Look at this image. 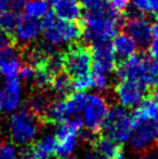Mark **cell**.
Listing matches in <instances>:
<instances>
[{
	"instance_id": "1",
	"label": "cell",
	"mask_w": 158,
	"mask_h": 159,
	"mask_svg": "<svg viewBox=\"0 0 158 159\" xmlns=\"http://www.w3.org/2000/svg\"><path fill=\"white\" fill-rule=\"evenodd\" d=\"M82 35L88 43L94 46L111 41L118 34L122 17L107 3L94 10H87L81 16Z\"/></svg>"
},
{
	"instance_id": "2",
	"label": "cell",
	"mask_w": 158,
	"mask_h": 159,
	"mask_svg": "<svg viewBox=\"0 0 158 159\" xmlns=\"http://www.w3.org/2000/svg\"><path fill=\"white\" fill-rule=\"evenodd\" d=\"M41 24L44 42L55 49L64 43H75L82 35L80 24L61 21L51 11L43 17Z\"/></svg>"
},
{
	"instance_id": "3",
	"label": "cell",
	"mask_w": 158,
	"mask_h": 159,
	"mask_svg": "<svg viewBox=\"0 0 158 159\" xmlns=\"http://www.w3.org/2000/svg\"><path fill=\"white\" fill-rule=\"evenodd\" d=\"M42 122L26 108L15 113L10 119V134L13 143L25 145L32 143Z\"/></svg>"
},
{
	"instance_id": "4",
	"label": "cell",
	"mask_w": 158,
	"mask_h": 159,
	"mask_svg": "<svg viewBox=\"0 0 158 159\" xmlns=\"http://www.w3.org/2000/svg\"><path fill=\"white\" fill-rule=\"evenodd\" d=\"M105 135L110 136L117 143L122 144L129 140L132 130V118L128 109L120 105H113L108 108L103 125Z\"/></svg>"
},
{
	"instance_id": "5",
	"label": "cell",
	"mask_w": 158,
	"mask_h": 159,
	"mask_svg": "<svg viewBox=\"0 0 158 159\" xmlns=\"http://www.w3.org/2000/svg\"><path fill=\"white\" fill-rule=\"evenodd\" d=\"M108 101L105 96L93 93L88 94L87 103L84 108V125L87 130L91 133L97 134L101 130H103V125L107 115Z\"/></svg>"
},
{
	"instance_id": "6",
	"label": "cell",
	"mask_w": 158,
	"mask_h": 159,
	"mask_svg": "<svg viewBox=\"0 0 158 159\" xmlns=\"http://www.w3.org/2000/svg\"><path fill=\"white\" fill-rule=\"evenodd\" d=\"M65 54V68L64 71L68 74L72 79L88 75L92 67L91 50L86 46L79 43H72Z\"/></svg>"
},
{
	"instance_id": "7",
	"label": "cell",
	"mask_w": 158,
	"mask_h": 159,
	"mask_svg": "<svg viewBox=\"0 0 158 159\" xmlns=\"http://www.w3.org/2000/svg\"><path fill=\"white\" fill-rule=\"evenodd\" d=\"M156 125L157 120H132V130L129 141L133 151L143 154L154 148Z\"/></svg>"
},
{
	"instance_id": "8",
	"label": "cell",
	"mask_w": 158,
	"mask_h": 159,
	"mask_svg": "<svg viewBox=\"0 0 158 159\" xmlns=\"http://www.w3.org/2000/svg\"><path fill=\"white\" fill-rule=\"evenodd\" d=\"M148 87L139 80H120L115 88V95L120 106L124 108H133L145 98Z\"/></svg>"
},
{
	"instance_id": "9",
	"label": "cell",
	"mask_w": 158,
	"mask_h": 159,
	"mask_svg": "<svg viewBox=\"0 0 158 159\" xmlns=\"http://www.w3.org/2000/svg\"><path fill=\"white\" fill-rule=\"evenodd\" d=\"M92 73L107 76L115 70L117 66V59L113 49L112 42L106 41L92 46Z\"/></svg>"
},
{
	"instance_id": "10",
	"label": "cell",
	"mask_w": 158,
	"mask_h": 159,
	"mask_svg": "<svg viewBox=\"0 0 158 159\" xmlns=\"http://www.w3.org/2000/svg\"><path fill=\"white\" fill-rule=\"evenodd\" d=\"M150 60L151 57L145 53H137L121 61L115 68L118 79H132L143 82Z\"/></svg>"
},
{
	"instance_id": "11",
	"label": "cell",
	"mask_w": 158,
	"mask_h": 159,
	"mask_svg": "<svg viewBox=\"0 0 158 159\" xmlns=\"http://www.w3.org/2000/svg\"><path fill=\"white\" fill-rule=\"evenodd\" d=\"M124 30L128 35H130L134 39L138 47L145 48L152 41V24L142 15L128 17L127 22L124 23Z\"/></svg>"
},
{
	"instance_id": "12",
	"label": "cell",
	"mask_w": 158,
	"mask_h": 159,
	"mask_svg": "<svg viewBox=\"0 0 158 159\" xmlns=\"http://www.w3.org/2000/svg\"><path fill=\"white\" fill-rule=\"evenodd\" d=\"M42 33V24L39 20L32 19L26 15L20 16L19 22L13 30V37L15 42H20L22 44L32 43Z\"/></svg>"
},
{
	"instance_id": "13",
	"label": "cell",
	"mask_w": 158,
	"mask_h": 159,
	"mask_svg": "<svg viewBox=\"0 0 158 159\" xmlns=\"http://www.w3.org/2000/svg\"><path fill=\"white\" fill-rule=\"evenodd\" d=\"M22 63V51L15 44L0 50V73L7 78L16 77Z\"/></svg>"
},
{
	"instance_id": "14",
	"label": "cell",
	"mask_w": 158,
	"mask_h": 159,
	"mask_svg": "<svg viewBox=\"0 0 158 159\" xmlns=\"http://www.w3.org/2000/svg\"><path fill=\"white\" fill-rule=\"evenodd\" d=\"M51 7L52 13L61 21L76 22L82 16L79 0H51Z\"/></svg>"
},
{
	"instance_id": "15",
	"label": "cell",
	"mask_w": 158,
	"mask_h": 159,
	"mask_svg": "<svg viewBox=\"0 0 158 159\" xmlns=\"http://www.w3.org/2000/svg\"><path fill=\"white\" fill-rule=\"evenodd\" d=\"M4 94L0 100V111H12L21 102V81L19 78H8L4 84Z\"/></svg>"
},
{
	"instance_id": "16",
	"label": "cell",
	"mask_w": 158,
	"mask_h": 159,
	"mask_svg": "<svg viewBox=\"0 0 158 159\" xmlns=\"http://www.w3.org/2000/svg\"><path fill=\"white\" fill-rule=\"evenodd\" d=\"M116 59L120 60V62L128 57H132L137 53L138 44L130 35L127 33H119L113 38L112 42Z\"/></svg>"
},
{
	"instance_id": "17",
	"label": "cell",
	"mask_w": 158,
	"mask_h": 159,
	"mask_svg": "<svg viewBox=\"0 0 158 159\" xmlns=\"http://www.w3.org/2000/svg\"><path fill=\"white\" fill-rule=\"evenodd\" d=\"M92 149L99 155L101 159H112L122 151L121 144L107 135L97 136L92 141Z\"/></svg>"
},
{
	"instance_id": "18",
	"label": "cell",
	"mask_w": 158,
	"mask_h": 159,
	"mask_svg": "<svg viewBox=\"0 0 158 159\" xmlns=\"http://www.w3.org/2000/svg\"><path fill=\"white\" fill-rule=\"evenodd\" d=\"M51 102L50 96L47 93V91H38L35 90L26 101L25 108L29 113H32L34 116L41 121V117L43 115L44 111L48 107L49 103Z\"/></svg>"
},
{
	"instance_id": "19",
	"label": "cell",
	"mask_w": 158,
	"mask_h": 159,
	"mask_svg": "<svg viewBox=\"0 0 158 159\" xmlns=\"http://www.w3.org/2000/svg\"><path fill=\"white\" fill-rule=\"evenodd\" d=\"M131 118L134 121L158 120V102L151 98H144L132 113Z\"/></svg>"
},
{
	"instance_id": "20",
	"label": "cell",
	"mask_w": 158,
	"mask_h": 159,
	"mask_svg": "<svg viewBox=\"0 0 158 159\" xmlns=\"http://www.w3.org/2000/svg\"><path fill=\"white\" fill-rule=\"evenodd\" d=\"M33 151V159H49L54 155L56 139L54 135H47L35 143H30Z\"/></svg>"
},
{
	"instance_id": "21",
	"label": "cell",
	"mask_w": 158,
	"mask_h": 159,
	"mask_svg": "<svg viewBox=\"0 0 158 159\" xmlns=\"http://www.w3.org/2000/svg\"><path fill=\"white\" fill-rule=\"evenodd\" d=\"M51 90L56 98H65L73 92V79L66 71L56 74L53 76L51 82Z\"/></svg>"
},
{
	"instance_id": "22",
	"label": "cell",
	"mask_w": 158,
	"mask_h": 159,
	"mask_svg": "<svg viewBox=\"0 0 158 159\" xmlns=\"http://www.w3.org/2000/svg\"><path fill=\"white\" fill-rule=\"evenodd\" d=\"M87 98H88V94L86 92H82V91L72 92L70 95L64 98L68 118L78 117L79 114L84 111V105L87 103Z\"/></svg>"
},
{
	"instance_id": "23",
	"label": "cell",
	"mask_w": 158,
	"mask_h": 159,
	"mask_svg": "<svg viewBox=\"0 0 158 159\" xmlns=\"http://www.w3.org/2000/svg\"><path fill=\"white\" fill-rule=\"evenodd\" d=\"M23 10L26 16L40 20L50 12V3L48 0H27Z\"/></svg>"
},
{
	"instance_id": "24",
	"label": "cell",
	"mask_w": 158,
	"mask_h": 159,
	"mask_svg": "<svg viewBox=\"0 0 158 159\" xmlns=\"http://www.w3.org/2000/svg\"><path fill=\"white\" fill-rule=\"evenodd\" d=\"M77 136L76 134H70L66 138L56 140V146H55L54 156L57 159H68L74 153L77 146Z\"/></svg>"
},
{
	"instance_id": "25",
	"label": "cell",
	"mask_w": 158,
	"mask_h": 159,
	"mask_svg": "<svg viewBox=\"0 0 158 159\" xmlns=\"http://www.w3.org/2000/svg\"><path fill=\"white\" fill-rule=\"evenodd\" d=\"M43 67L52 76H55L56 74L64 71V68H65V54L63 52H59V51L53 52L46 60Z\"/></svg>"
},
{
	"instance_id": "26",
	"label": "cell",
	"mask_w": 158,
	"mask_h": 159,
	"mask_svg": "<svg viewBox=\"0 0 158 159\" xmlns=\"http://www.w3.org/2000/svg\"><path fill=\"white\" fill-rule=\"evenodd\" d=\"M53 76L44 68L43 66H40L35 69L34 75V89L38 91H48L51 88Z\"/></svg>"
},
{
	"instance_id": "27",
	"label": "cell",
	"mask_w": 158,
	"mask_h": 159,
	"mask_svg": "<svg viewBox=\"0 0 158 159\" xmlns=\"http://www.w3.org/2000/svg\"><path fill=\"white\" fill-rule=\"evenodd\" d=\"M20 15L16 11L10 10H1L0 12V28L9 34H13L15 26L19 22Z\"/></svg>"
},
{
	"instance_id": "28",
	"label": "cell",
	"mask_w": 158,
	"mask_h": 159,
	"mask_svg": "<svg viewBox=\"0 0 158 159\" xmlns=\"http://www.w3.org/2000/svg\"><path fill=\"white\" fill-rule=\"evenodd\" d=\"M143 82L147 87H158V60H150Z\"/></svg>"
},
{
	"instance_id": "29",
	"label": "cell",
	"mask_w": 158,
	"mask_h": 159,
	"mask_svg": "<svg viewBox=\"0 0 158 159\" xmlns=\"http://www.w3.org/2000/svg\"><path fill=\"white\" fill-rule=\"evenodd\" d=\"M91 88H93V77L90 74L73 79V89L74 90L84 92Z\"/></svg>"
},
{
	"instance_id": "30",
	"label": "cell",
	"mask_w": 158,
	"mask_h": 159,
	"mask_svg": "<svg viewBox=\"0 0 158 159\" xmlns=\"http://www.w3.org/2000/svg\"><path fill=\"white\" fill-rule=\"evenodd\" d=\"M27 0H0V10L10 9L13 11H21Z\"/></svg>"
},
{
	"instance_id": "31",
	"label": "cell",
	"mask_w": 158,
	"mask_h": 159,
	"mask_svg": "<svg viewBox=\"0 0 158 159\" xmlns=\"http://www.w3.org/2000/svg\"><path fill=\"white\" fill-rule=\"evenodd\" d=\"M93 77V88L97 89L99 91H106L110 86L108 78L106 75H101V74H91Z\"/></svg>"
},
{
	"instance_id": "32",
	"label": "cell",
	"mask_w": 158,
	"mask_h": 159,
	"mask_svg": "<svg viewBox=\"0 0 158 159\" xmlns=\"http://www.w3.org/2000/svg\"><path fill=\"white\" fill-rule=\"evenodd\" d=\"M0 159H16V149L10 144H3L0 146Z\"/></svg>"
},
{
	"instance_id": "33",
	"label": "cell",
	"mask_w": 158,
	"mask_h": 159,
	"mask_svg": "<svg viewBox=\"0 0 158 159\" xmlns=\"http://www.w3.org/2000/svg\"><path fill=\"white\" fill-rule=\"evenodd\" d=\"M19 75H20V78L24 81H30V80L34 78V75H35V68L33 66L28 64H24L23 66L20 67V70H19Z\"/></svg>"
},
{
	"instance_id": "34",
	"label": "cell",
	"mask_w": 158,
	"mask_h": 159,
	"mask_svg": "<svg viewBox=\"0 0 158 159\" xmlns=\"http://www.w3.org/2000/svg\"><path fill=\"white\" fill-rule=\"evenodd\" d=\"M130 7L140 14L150 13L147 0H130Z\"/></svg>"
},
{
	"instance_id": "35",
	"label": "cell",
	"mask_w": 158,
	"mask_h": 159,
	"mask_svg": "<svg viewBox=\"0 0 158 159\" xmlns=\"http://www.w3.org/2000/svg\"><path fill=\"white\" fill-rule=\"evenodd\" d=\"M106 3L118 13H122L129 7L130 0H106Z\"/></svg>"
},
{
	"instance_id": "36",
	"label": "cell",
	"mask_w": 158,
	"mask_h": 159,
	"mask_svg": "<svg viewBox=\"0 0 158 159\" xmlns=\"http://www.w3.org/2000/svg\"><path fill=\"white\" fill-rule=\"evenodd\" d=\"M15 43L16 42H15L14 37H13L12 34L4 32V30H2L0 28V50H2L4 48H8L10 46H13Z\"/></svg>"
},
{
	"instance_id": "37",
	"label": "cell",
	"mask_w": 158,
	"mask_h": 159,
	"mask_svg": "<svg viewBox=\"0 0 158 159\" xmlns=\"http://www.w3.org/2000/svg\"><path fill=\"white\" fill-rule=\"evenodd\" d=\"M79 2L86 10H94L106 4V0H79Z\"/></svg>"
},
{
	"instance_id": "38",
	"label": "cell",
	"mask_w": 158,
	"mask_h": 159,
	"mask_svg": "<svg viewBox=\"0 0 158 159\" xmlns=\"http://www.w3.org/2000/svg\"><path fill=\"white\" fill-rule=\"evenodd\" d=\"M148 51H150V57L158 60V38L152 39L148 44Z\"/></svg>"
},
{
	"instance_id": "39",
	"label": "cell",
	"mask_w": 158,
	"mask_h": 159,
	"mask_svg": "<svg viewBox=\"0 0 158 159\" xmlns=\"http://www.w3.org/2000/svg\"><path fill=\"white\" fill-rule=\"evenodd\" d=\"M141 159H158V148L156 147V149L154 151V148H152L151 151L143 153Z\"/></svg>"
},
{
	"instance_id": "40",
	"label": "cell",
	"mask_w": 158,
	"mask_h": 159,
	"mask_svg": "<svg viewBox=\"0 0 158 159\" xmlns=\"http://www.w3.org/2000/svg\"><path fill=\"white\" fill-rule=\"evenodd\" d=\"M148 8H150V13L158 14V0H147Z\"/></svg>"
},
{
	"instance_id": "41",
	"label": "cell",
	"mask_w": 158,
	"mask_h": 159,
	"mask_svg": "<svg viewBox=\"0 0 158 159\" xmlns=\"http://www.w3.org/2000/svg\"><path fill=\"white\" fill-rule=\"evenodd\" d=\"M148 98H153L154 101L158 102V87H155V88H153L152 90L150 91V93H148Z\"/></svg>"
},
{
	"instance_id": "42",
	"label": "cell",
	"mask_w": 158,
	"mask_h": 159,
	"mask_svg": "<svg viewBox=\"0 0 158 159\" xmlns=\"http://www.w3.org/2000/svg\"><path fill=\"white\" fill-rule=\"evenodd\" d=\"M152 32H153V37L158 38V16L155 20L154 24L152 25Z\"/></svg>"
},
{
	"instance_id": "43",
	"label": "cell",
	"mask_w": 158,
	"mask_h": 159,
	"mask_svg": "<svg viewBox=\"0 0 158 159\" xmlns=\"http://www.w3.org/2000/svg\"><path fill=\"white\" fill-rule=\"evenodd\" d=\"M84 159H101V158H100L99 155H97V154L92 149V151L89 152V153L87 154L86 157H84Z\"/></svg>"
},
{
	"instance_id": "44",
	"label": "cell",
	"mask_w": 158,
	"mask_h": 159,
	"mask_svg": "<svg viewBox=\"0 0 158 159\" xmlns=\"http://www.w3.org/2000/svg\"><path fill=\"white\" fill-rule=\"evenodd\" d=\"M155 145L158 148V120H157V125H156V131H155Z\"/></svg>"
},
{
	"instance_id": "45",
	"label": "cell",
	"mask_w": 158,
	"mask_h": 159,
	"mask_svg": "<svg viewBox=\"0 0 158 159\" xmlns=\"http://www.w3.org/2000/svg\"><path fill=\"white\" fill-rule=\"evenodd\" d=\"M112 159H124V152L120 151L118 154H117L115 157H113Z\"/></svg>"
},
{
	"instance_id": "46",
	"label": "cell",
	"mask_w": 158,
	"mask_h": 159,
	"mask_svg": "<svg viewBox=\"0 0 158 159\" xmlns=\"http://www.w3.org/2000/svg\"><path fill=\"white\" fill-rule=\"evenodd\" d=\"M3 135H2V132H1V130H0V146H1L2 144H3Z\"/></svg>"
},
{
	"instance_id": "47",
	"label": "cell",
	"mask_w": 158,
	"mask_h": 159,
	"mask_svg": "<svg viewBox=\"0 0 158 159\" xmlns=\"http://www.w3.org/2000/svg\"><path fill=\"white\" fill-rule=\"evenodd\" d=\"M3 94H4V91H3V89H1V88H0V100H1V98H3Z\"/></svg>"
},
{
	"instance_id": "48",
	"label": "cell",
	"mask_w": 158,
	"mask_h": 159,
	"mask_svg": "<svg viewBox=\"0 0 158 159\" xmlns=\"http://www.w3.org/2000/svg\"><path fill=\"white\" fill-rule=\"evenodd\" d=\"M72 159H77V158H72Z\"/></svg>"
}]
</instances>
